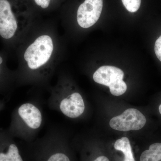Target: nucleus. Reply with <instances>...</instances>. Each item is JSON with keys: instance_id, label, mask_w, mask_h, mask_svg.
<instances>
[{"instance_id": "obj_1", "label": "nucleus", "mask_w": 161, "mask_h": 161, "mask_svg": "<svg viewBox=\"0 0 161 161\" xmlns=\"http://www.w3.org/2000/svg\"><path fill=\"white\" fill-rule=\"evenodd\" d=\"M53 50V44L51 37L41 36L27 47L24 59L31 69H37L49 60Z\"/></svg>"}, {"instance_id": "obj_2", "label": "nucleus", "mask_w": 161, "mask_h": 161, "mask_svg": "<svg viewBox=\"0 0 161 161\" xmlns=\"http://www.w3.org/2000/svg\"><path fill=\"white\" fill-rule=\"evenodd\" d=\"M124 72L115 66L105 65L100 67L93 75L96 83L109 87L110 92L115 96L123 95L127 91L126 84L124 81Z\"/></svg>"}, {"instance_id": "obj_3", "label": "nucleus", "mask_w": 161, "mask_h": 161, "mask_svg": "<svg viewBox=\"0 0 161 161\" xmlns=\"http://www.w3.org/2000/svg\"><path fill=\"white\" fill-rule=\"evenodd\" d=\"M146 122V117L142 112L136 109L129 108L120 115L111 119L109 125L113 130L127 132L141 130Z\"/></svg>"}, {"instance_id": "obj_4", "label": "nucleus", "mask_w": 161, "mask_h": 161, "mask_svg": "<svg viewBox=\"0 0 161 161\" xmlns=\"http://www.w3.org/2000/svg\"><path fill=\"white\" fill-rule=\"evenodd\" d=\"M103 0H85L77 12V21L80 27L88 28L94 25L100 17Z\"/></svg>"}, {"instance_id": "obj_5", "label": "nucleus", "mask_w": 161, "mask_h": 161, "mask_svg": "<svg viewBox=\"0 0 161 161\" xmlns=\"http://www.w3.org/2000/svg\"><path fill=\"white\" fill-rule=\"evenodd\" d=\"M18 23L8 0H0V36L9 40L14 36Z\"/></svg>"}, {"instance_id": "obj_6", "label": "nucleus", "mask_w": 161, "mask_h": 161, "mask_svg": "<svg viewBox=\"0 0 161 161\" xmlns=\"http://www.w3.org/2000/svg\"><path fill=\"white\" fill-rule=\"evenodd\" d=\"M85 104L80 94L74 93L61 101L60 108L61 112L67 117L75 118L83 114Z\"/></svg>"}, {"instance_id": "obj_7", "label": "nucleus", "mask_w": 161, "mask_h": 161, "mask_svg": "<svg viewBox=\"0 0 161 161\" xmlns=\"http://www.w3.org/2000/svg\"><path fill=\"white\" fill-rule=\"evenodd\" d=\"M18 112L24 122L31 129H38L41 125L42 114L39 109L32 104H23L19 108Z\"/></svg>"}, {"instance_id": "obj_8", "label": "nucleus", "mask_w": 161, "mask_h": 161, "mask_svg": "<svg viewBox=\"0 0 161 161\" xmlns=\"http://www.w3.org/2000/svg\"><path fill=\"white\" fill-rule=\"evenodd\" d=\"M45 150L40 153L41 155L35 157L33 161H71L69 155L61 149Z\"/></svg>"}, {"instance_id": "obj_9", "label": "nucleus", "mask_w": 161, "mask_h": 161, "mask_svg": "<svg viewBox=\"0 0 161 161\" xmlns=\"http://www.w3.org/2000/svg\"><path fill=\"white\" fill-rule=\"evenodd\" d=\"M0 161H24L15 144H9L5 150H0Z\"/></svg>"}, {"instance_id": "obj_10", "label": "nucleus", "mask_w": 161, "mask_h": 161, "mask_svg": "<svg viewBox=\"0 0 161 161\" xmlns=\"http://www.w3.org/2000/svg\"><path fill=\"white\" fill-rule=\"evenodd\" d=\"M114 148L121 151L125 156L124 161H136L130 140L126 137H123L117 140L114 144Z\"/></svg>"}, {"instance_id": "obj_11", "label": "nucleus", "mask_w": 161, "mask_h": 161, "mask_svg": "<svg viewBox=\"0 0 161 161\" xmlns=\"http://www.w3.org/2000/svg\"><path fill=\"white\" fill-rule=\"evenodd\" d=\"M161 160V143H155L150 145L148 150L141 154L140 161H159Z\"/></svg>"}, {"instance_id": "obj_12", "label": "nucleus", "mask_w": 161, "mask_h": 161, "mask_svg": "<svg viewBox=\"0 0 161 161\" xmlns=\"http://www.w3.org/2000/svg\"><path fill=\"white\" fill-rule=\"evenodd\" d=\"M124 6L130 12H135L141 6V0H122Z\"/></svg>"}, {"instance_id": "obj_13", "label": "nucleus", "mask_w": 161, "mask_h": 161, "mask_svg": "<svg viewBox=\"0 0 161 161\" xmlns=\"http://www.w3.org/2000/svg\"><path fill=\"white\" fill-rule=\"evenodd\" d=\"M154 52L156 56L161 62V36L156 41Z\"/></svg>"}, {"instance_id": "obj_14", "label": "nucleus", "mask_w": 161, "mask_h": 161, "mask_svg": "<svg viewBox=\"0 0 161 161\" xmlns=\"http://www.w3.org/2000/svg\"><path fill=\"white\" fill-rule=\"evenodd\" d=\"M35 3L38 6H41L43 9H46L49 6L50 0H34Z\"/></svg>"}, {"instance_id": "obj_15", "label": "nucleus", "mask_w": 161, "mask_h": 161, "mask_svg": "<svg viewBox=\"0 0 161 161\" xmlns=\"http://www.w3.org/2000/svg\"><path fill=\"white\" fill-rule=\"evenodd\" d=\"M93 161H110L109 159L107 157L104 156H101L98 157Z\"/></svg>"}, {"instance_id": "obj_16", "label": "nucleus", "mask_w": 161, "mask_h": 161, "mask_svg": "<svg viewBox=\"0 0 161 161\" xmlns=\"http://www.w3.org/2000/svg\"><path fill=\"white\" fill-rule=\"evenodd\" d=\"M159 111L160 113L161 114V104L159 107Z\"/></svg>"}]
</instances>
